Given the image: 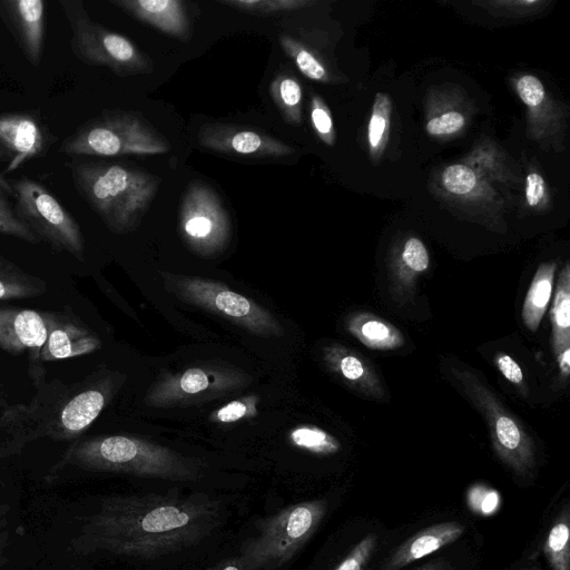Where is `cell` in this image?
<instances>
[{"label":"cell","instance_id":"cell-1","mask_svg":"<svg viewBox=\"0 0 570 570\" xmlns=\"http://www.w3.org/2000/svg\"><path fill=\"white\" fill-rule=\"evenodd\" d=\"M220 520V502L204 493L115 494L100 501L70 548L157 559L200 543Z\"/></svg>","mask_w":570,"mask_h":570},{"label":"cell","instance_id":"cell-2","mask_svg":"<svg viewBox=\"0 0 570 570\" xmlns=\"http://www.w3.org/2000/svg\"><path fill=\"white\" fill-rule=\"evenodd\" d=\"M67 465L171 481H194L202 475L198 462L168 448L127 435L99 436L73 443L51 474Z\"/></svg>","mask_w":570,"mask_h":570},{"label":"cell","instance_id":"cell-3","mask_svg":"<svg viewBox=\"0 0 570 570\" xmlns=\"http://www.w3.org/2000/svg\"><path fill=\"white\" fill-rule=\"evenodd\" d=\"M71 176L80 196L116 234L139 225L160 184L158 176L111 163H75Z\"/></svg>","mask_w":570,"mask_h":570},{"label":"cell","instance_id":"cell-4","mask_svg":"<svg viewBox=\"0 0 570 570\" xmlns=\"http://www.w3.org/2000/svg\"><path fill=\"white\" fill-rule=\"evenodd\" d=\"M323 499L291 504L259 519L257 535L243 542L239 556L250 570H275L293 559L325 517Z\"/></svg>","mask_w":570,"mask_h":570},{"label":"cell","instance_id":"cell-5","mask_svg":"<svg viewBox=\"0 0 570 570\" xmlns=\"http://www.w3.org/2000/svg\"><path fill=\"white\" fill-rule=\"evenodd\" d=\"M169 141L142 116L130 111H105L81 125L61 145L67 155L115 157L158 155Z\"/></svg>","mask_w":570,"mask_h":570},{"label":"cell","instance_id":"cell-6","mask_svg":"<svg viewBox=\"0 0 570 570\" xmlns=\"http://www.w3.org/2000/svg\"><path fill=\"white\" fill-rule=\"evenodd\" d=\"M70 26L73 55L90 66L107 67L118 76L148 73L153 62L135 43L92 21L81 1H62Z\"/></svg>","mask_w":570,"mask_h":570},{"label":"cell","instance_id":"cell-7","mask_svg":"<svg viewBox=\"0 0 570 570\" xmlns=\"http://www.w3.org/2000/svg\"><path fill=\"white\" fill-rule=\"evenodd\" d=\"M174 293L195 306L228 318L254 335L279 337L283 326L266 308L222 283L200 277L165 275Z\"/></svg>","mask_w":570,"mask_h":570},{"label":"cell","instance_id":"cell-8","mask_svg":"<svg viewBox=\"0 0 570 570\" xmlns=\"http://www.w3.org/2000/svg\"><path fill=\"white\" fill-rule=\"evenodd\" d=\"M12 188L17 217L53 249L68 252L82 261L80 226L55 195L29 177H21Z\"/></svg>","mask_w":570,"mask_h":570},{"label":"cell","instance_id":"cell-9","mask_svg":"<svg viewBox=\"0 0 570 570\" xmlns=\"http://www.w3.org/2000/svg\"><path fill=\"white\" fill-rule=\"evenodd\" d=\"M183 238L199 255L220 252L230 235V222L219 197L200 180H193L184 194L179 213Z\"/></svg>","mask_w":570,"mask_h":570},{"label":"cell","instance_id":"cell-10","mask_svg":"<svg viewBox=\"0 0 570 570\" xmlns=\"http://www.w3.org/2000/svg\"><path fill=\"white\" fill-rule=\"evenodd\" d=\"M459 377L487 416L498 455L518 475H529L534 468V452L528 434L473 375L460 373Z\"/></svg>","mask_w":570,"mask_h":570},{"label":"cell","instance_id":"cell-11","mask_svg":"<svg viewBox=\"0 0 570 570\" xmlns=\"http://www.w3.org/2000/svg\"><path fill=\"white\" fill-rule=\"evenodd\" d=\"M197 138L202 147L227 155L278 158L294 153L293 147L267 134L232 124H206Z\"/></svg>","mask_w":570,"mask_h":570},{"label":"cell","instance_id":"cell-12","mask_svg":"<svg viewBox=\"0 0 570 570\" xmlns=\"http://www.w3.org/2000/svg\"><path fill=\"white\" fill-rule=\"evenodd\" d=\"M240 380L234 373L193 367L161 380L149 393L147 402L153 406H165L205 392L228 389Z\"/></svg>","mask_w":570,"mask_h":570},{"label":"cell","instance_id":"cell-13","mask_svg":"<svg viewBox=\"0 0 570 570\" xmlns=\"http://www.w3.org/2000/svg\"><path fill=\"white\" fill-rule=\"evenodd\" d=\"M0 14L7 22L27 59L37 67L45 40L46 2L42 0H1Z\"/></svg>","mask_w":570,"mask_h":570},{"label":"cell","instance_id":"cell-14","mask_svg":"<svg viewBox=\"0 0 570 570\" xmlns=\"http://www.w3.org/2000/svg\"><path fill=\"white\" fill-rule=\"evenodd\" d=\"M48 336L42 314L32 309L0 306V347L19 355L30 350L35 361H40V352Z\"/></svg>","mask_w":570,"mask_h":570},{"label":"cell","instance_id":"cell-15","mask_svg":"<svg viewBox=\"0 0 570 570\" xmlns=\"http://www.w3.org/2000/svg\"><path fill=\"white\" fill-rule=\"evenodd\" d=\"M48 336L40 352V361H57L95 352L100 340L87 327L73 321H62L55 314H42Z\"/></svg>","mask_w":570,"mask_h":570},{"label":"cell","instance_id":"cell-16","mask_svg":"<svg viewBox=\"0 0 570 570\" xmlns=\"http://www.w3.org/2000/svg\"><path fill=\"white\" fill-rule=\"evenodd\" d=\"M0 144L10 155L6 170L13 171L27 160L42 153L45 137L33 116L0 114Z\"/></svg>","mask_w":570,"mask_h":570},{"label":"cell","instance_id":"cell-17","mask_svg":"<svg viewBox=\"0 0 570 570\" xmlns=\"http://www.w3.org/2000/svg\"><path fill=\"white\" fill-rule=\"evenodd\" d=\"M128 14L179 40L190 38V23L179 0H114Z\"/></svg>","mask_w":570,"mask_h":570},{"label":"cell","instance_id":"cell-18","mask_svg":"<svg viewBox=\"0 0 570 570\" xmlns=\"http://www.w3.org/2000/svg\"><path fill=\"white\" fill-rule=\"evenodd\" d=\"M464 532V525L446 521L428 527L399 546L380 570H400L441 548L456 541Z\"/></svg>","mask_w":570,"mask_h":570},{"label":"cell","instance_id":"cell-19","mask_svg":"<svg viewBox=\"0 0 570 570\" xmlns=\"http://www.w3.org/2000/svg\"><path fill=\"white\" fill-rule=\"evenodd\" d=\"M106 393L86 389L68 400L61 407L56 428L50 432L56 439H73L81 434L100 414L106 404Z\"/></svg>","mask_w":570,"mask_h":570},{"label":"cell","instance_id":"cell-20","mask_svg":"<svg viewBox=\"0 0 570 570\" xmlns=\"http://www.w3.org/2000/svg\"><path fill=\"white\" fill-rule=\"evenodd\" d=\"M347 330L372 350H396L404 343L402 333L394 325L366 312L353 314L347 321Z\"/></svg>","mask_w":570,"mask_h":570},{"label":"cell","instance_id":"cell-21","mask_svg":"<svg viewBox=\"0 0 570 570\" xmlns=\"http://www.w3.org/2000/svg\"><path fill=\"white\" fill-rule=\"evenodd\" d=\"M327 360L351 385L371 395L382 394L379 377L366 360L340 346L328 352Z\"/></svg>","mask_w":570,"mask_h":570},{"label":"cell","instance_id":"cell-22","mask_svg":"<svg viewBox=\"0 0 570 570\" xmlns=\"http://www.w3.org/2000/svg\"><path fill=\"white\" fill-rule=\"evenodd\" d=\"M557 264L554 262L542 263L531 282L522 307L524 325L535 332L549 305Z\"/></svg>","mask_w":570,"mask_h":570},{"label":"cell","instance_id":"cell-23","mask_svg":"<svg viewBox=\"0 0 570 570\" xmlns=\"http://www.w3.org/2000/svg\"><path fill=\"white\" fill-rule=\"evenodd\" d=\"M552 347L558 355L570 347V267L561 271L551 308Z\"/></svg>","mask_w":570,"mask_h":570},{"label":"cell","instance_id":"cell-24","mask_svg":"<svg viewBox=\"0 0 570 570\" xmlns=\"http://www.w3.org/2000/svg\"><path fill=\"white\" fill-rule=\"evenodd\" d=\"M46 282L0 255V299L36 297L46 292Z\"/></svg>","mask_w":570,"mask_h":570},{"label":"cell","instance_id":"cell-25","mask_svg":"<svg viewBox=\"0 0 570 570\" xmlns=\"http://www.w3.org/2000/svg\"><path fill=\"white\" fill-rule=\"evenodd\" d=\"M569 513L566 509L548 532L543 552L552 570H570Z\"/></svg>","mask_w":570,"mask_h":570},{"label":"cell","instance_id":"cell-26","mask_svg":"<svg viewBox=\"0 0 570 570\" xmlns=\"http://www.w3.org/2000/svg\"><path fill=\"white\" fill-rule=\"evenodd\" d=\"M271 95L287 122H301L302 87L294 77L279 73L271 83Z\"/></svg>","mask_w":570,"mask_h":570},{"label":"cell","instance_id":"cell-27","mask_svg":"<svg viewBox=\"0 0 570 570\" xmlns=\"http://www.w3.org/2000/svg\"><path fill=\"white\" fill-rule=\"evenodd\" d=\"M289 438L296 446L316 454L328 455L341 449L340 442L333 435L315 426H298L291 431Z\"/></svg>","mask_w":570,"mask_h":570},{"label":"cell","instance_id":"cell-28","mask_svg":"<svg viewBox=\"0 0 570 570\" xmlns=\"http://www.w3.org/2000/svg\"><path fill=\"white\" fill-rule=\"evenodd\" d=\"M279 42L285 52L292 58L298 70L308 79L322 81L326 78V70L321 61L292 37L281 35Z\"/></svg>","mask_w":570,"mask_h":570},{"label":"cell","instance_id":"cell-29","mask_svg":"<svg viewBox=\"0 0 570 570\" xmlns=\"http://www.w3.org/2000/svg\"><path fill=\"white\" fill-rule=\"evenodd\" d=\"M219 2L255 14L289 12L312 3L305 0H226Z\"/></svg>","mask_w":570,"mask_h":570},{"label":"cell","instance_id":"cell-30","mask_svg":"<svg viewBox=\"0 0 570 570\" xmlns=\"http://www.w3.org/2000/svg\"><path fill=\"white\" fill-rule=\"evenodd\" d=\"M0 233L20 238L30 244H38L40 239L16 215L7 193L0 188Z\"/></svg>","mask_w":570,"mask_h":570},{"label":"cell","instance_id":"cell-31","mask_svg":"<svg viewBox=\"0 0 570 570\" xmlns=\"http://www.w3.org/2000/svg\"><path fill=\"white\" fill-rule=\"evenodd\" d=\"M387 129L389 101L385 96L382 97V95H379L367 127L368 144L373 153L384 146Z\"/></svg>","mask_w":570,"mask_h":570},{"label":"cell","instance_id":"cell-32","mask_svg":"<svg viewBox=\"0 0 570 570\" xmlns=\"http://www.w3.org/2000/svg\"><path fill=\"white\" fill-rule=\"evenodd\" d=\"M444 188L454 195H468L478 184L475 173L468 166L455 164L448 166L442 173Z\"/></svg>","mask_w":570,"mask_h":570},{"label":"cell","instance_id":"cell-33","mask_svg":"<svg viewBox=\"0 0 570 570\" xmlns=\"http://www.w3.org/2000/svg\"><path fill=\"white\" fill-rule=\"evenodd\" d=\"M377 546V537L367 534L347 553L334 570H364Z\"/></svg>","mask_w":570,"mask_h":570},{"label":"cell","instance_id":"cell-34","mask_svg":"<svg viewBox=\"0 0 570 570\" xmlns=\"http://www.w3.org/2000/svg\"><path fill=\"white\" fill-rule=\"evenodd\" d=\"M402 261L405 266L414 273H422L428 269L430 258L424 244L415 237L409 238L403 247Z\"/></svg>","mask_w":570,"mask_h":570},{"label":"cell","instance_id":"cell-35","mask_svg":"<svg viewBox=\"0 0 570 570\" xmlns=\"http://www.w3.org/2000/svg\"><path fill=\"white\" fill-rule=\"evenodd\" d=\"M311 120L318 136L330 144L333 138V120L327 107L318 97L312 99Z\"/></svg>","mask_w":570,"mask_h":570},{"label":"cell","instance_id":"cell-36","mask_svg":"<svg viewBox=\"0 0 570 570\" xmlns=\"http://www.w3.org/2000/svg\"><path fill=\"white\" fill-rule=\"evenodd\" d=\"M464 126V117L458 111H448L430 119L426 131L432 136L450 135L459 131Z\"/></svg>","mask_w":570,"mask_h":570},{"label":"cell","instance_id":"cell-37","mask_svg":"<svg viewBox=\"0 0 570 570\" xmlns=\"http://www.w3.org/2000/svg\"><path fill=\"white\" fill-rule=\"evenodd\" d=\"M517 90L521 100L531 108L538 107L546 96L541 81L531 75H525L518 80Z\"/></svg>","mask_w":570,"mask_h":570},{"label":"cell","instance_id":"cell-38","mask_svg":"<svg viewBox=\"0 0 570 570\" xmlns=\"http://www.w3.org/2000/svg\"><path fill=\"white\" fill-rule=\"evenodd\" d=\"M253 412L255 413L254 405L248 404L245 400L232 401L218 409L214 416L222 423H233L248 414H253Z\"/></svg>","mask_w":570,"mask_h":570},{"label":"cell","instance_id":"cell-39","mask_svg":"<svg viewBox=\"0 0 570 570\" xmlns=\"http://www.w3.org/2000/svg\"><path fill=\"white\" fill-rule=\"evenodd\" d=\"M494 363L503 376L513 384H521L523 373L519 364L508 354L498 353Z\"/></svg>","mask_w":570,"mask_h":570},{"label":"cell","instance_id":"cell-40","mask_svg":"<svg viewBox=\"0 0 570 570\" xmlns=\"http://www.w3.org/2000/svg\"><path fill=\"white\" fill-rule=\"evenodd\" d=\"M546 194V183L538 173H530L527 176L525 198L530 206H537Z\"/></svg>","mask_w":570,"mask_h":570},{"label":"cell","instance_id":"cell-41","mask_svg":"<svg viewBox=\"0 0 570 570\" xmlns=\"http://www.w3.org/2000/svg\"><path fill=\"white\" fill-rule=\"evenodd\" d=\"M11 507L0 503V568L7 562L6 550L10 541L9 513Z\"/></svg>","mask_w":570,"mask_h":570},{"label":"cell","instance_id":"cell-42","mask_svg":"<svg viewBox=\"0 0 570 570\" xmlns=\"http://www.w3.org/2000/svg\"><path fill=\"white\" fill-rule=\"evenodd\" d=\"M205 570H250L246 564L245 560L240 557H232L228 559H224L218 561L214 566L205 569Z\"/></svg>","mask_w":570,"mask_h":570},{"label":"cell","instance_id":"cell-43","mask_svg":"<svg viewBox=\"0 0 570 570\" xmlns=\"http://www.w3.org/2000/svg\"><path fill=\"white\" fill-rule=\"evenodd\" d=\"M23 443H19L17 440L12 442H0V459L8 458L20 452Z\"/></svg>","mask_w":570,"mask_h":570},{"label":"cell","instance_id":"cell-44","mask_svg":"<svg viewBox=\"0 0 570 570\" xmlns=\"http://www.w3.org/2000/svg\"><path fill=\"white\" fill-rule=\"evenodd\" d=\"M561 375L567 379L570 373V347L557 355Z\"/></svg>","mask_w":570,"mask_h":570},{"label":"cell","instance_id":"cell-45","mask_svg":"<svg viewBox=\"0 0 570 570\" xmlns=\"http://www.w3.org/2000/svg\"><path fill=\"white\" fill-rule=\"evenodd\" d=\"M413 570H451V567L449 563L438 560L420 566Z\"/></svg>","mask_w":570,"mask_h":570},{"label":"cell","instance_id":"cell-46","mask_svg":"<svg viewBox=\"0 0 570 570\" xmlns=\"http://www.w3.org/2000/svg\"><path fill=\"white\" fill-rule=\"evenodd\" d=\"M0 188L3 189L7 194L13 195V188L2 175H0Z\"/></svg>","mask_w":570,"mask_h":570}]
</instances>
